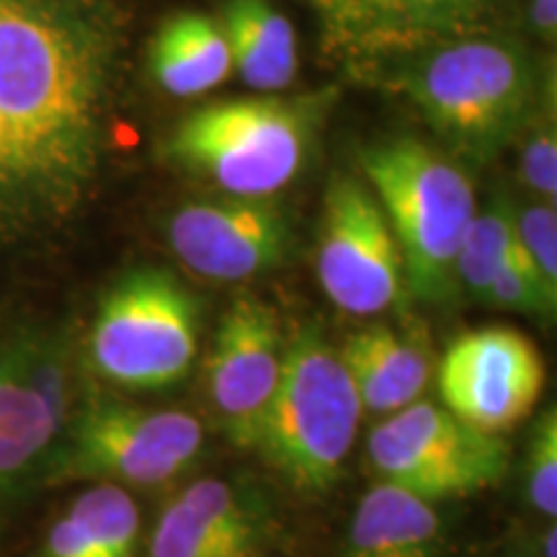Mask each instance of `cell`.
Masks as SVG:
<instances>
[{
    "label": "cell",
    "instance_id": "1",
    "mask_svg": "<svg viewBox=\"0 0 557 557\" xmlns=\"http://www.w3.org/2000/svg\"><path fill=\"white\" fill-rule=\"evenodd\" d=\"M116 60L111 0H0V116L50 218L99 169Z\"/></svg>",
    "mask_w": 557,
    "mask_h": 557
},
{
    "label": "cell",
    "instance_id": "2",
    "mask_svg": "<svg viewBox=\"0 0 557 557\" xmlns=\"http://www.w3.org/2000/svg\"><path fill=\"white\" fill-rule=\"evenodd\" d=\"M398 81L436 137L470 160H491L513 143L542 94L529 52L498 37L438 41Z\"/></svg>",
    "mask_w": 557,
    "mask_h": 557
},
{
    "label": "cell",
    "instance_id": "3",
    "mask_svg": "<svg viewBox=\"0 0 557 557\" xmlns=\"http://www.w3.org/2000/svg\"><path fill=\"white\" fill-rule=\"evenodd\" d=\"M361 169L398 240L408 287L429 302L449 299L459 246L478 212L468 173L416 137L364 150Z\"/></svg>",
    "mask_w": 557,
    "mask_h": 557
},
{
    "label": "cell",
    "instance_id": "4",
    "mask_svg": "<svg viewBox=\"0 0 557 557\" xmlns=\"http://www.w3.org/2000/svg\"><path fill=\"white\" fill-rule=\"evenodd\" d=\"M361 410L341 354L318 331H299L284 348L256 447L297 491H329L357 442Z\"/></svg>",
    "mask_w": 557,
    "mask_h": 557
},
{
    "label": "cell",
    "instance_id": "5",
    "mask_svg": "<svg viewBox=\"0 0 557 557\" xmlns=\"http://www.w3.org/2000/svg\"><path fill=\"white\" fill-rule=\"evenodd\" d=\"M315 122L312 101L230 99L191 111L171 135L169 150L181 169L227 197L269 199L305 169Z\"/></svg>",
    "mask_w": 557,
    "mask_h": 557
},
{
    "label": "cell",
    "instance_id": "6",
    "mask_svg": "<svg viewBox=\"0 0 557 557\" xmlns=\"http://www.w3.org/2000/svg\"><path fill=\"white\" fill-rule=\"evenodd\" d=\"M201 447L205 429L186 410H152L107 398L86 400L70 413L45 480L160 485L189 468Z\"/></svg>",
    "mask_w": 557,
    "mask_h": 557
},
{
    "label": "cell",
    "instance_id": "7",
    "mask_svg": "<svg viewBox=\"0 0 557 557\" xmlns=\"http://www.w3.org/2000/svg\"><path fill=\"white\" fill-rule=\"evenodd\" d=\"M199 348V305L171 274L132 271L103 297L90 359L122 387L156 389L189 374Z\"/></svg>",
    "mask_w": 557,
    "mask_h": 557
},
{
    "label": "cell",
    "instance_id": "8",
    "mask_svg": "<svg viewBox=\"0 0 557 557\" xmlns=\"http://www.w3.org/2000/svg\"><path fill=\"white\" fill-rule=\"evenodd\" d=\"M369 462L382 483L426 500L493 487L508 470L506 438L472 429L429 400L387 416L369 434Z\"/></svg>",
    "mask_w": 557,
    "mask_h": 557
},
{
    "label": "cell",
    "instance_id": "9",
    "mask_svg": "<svg viewBox=\"0 0 557 557\" xmlns=\"http://www.w3.org/2000/svg\"><path fill=\"white\" fill-rule=\"evenodd\" d=\"M73 372L50 338L0 341V511L45 478L67 418Z\"/></svg>",
    "mask_w": 557,
    "mask_h": 557
},
{
    "label": "cell",
    "instance_id": "10",
    "mask_svg": "<svg viewBox=\"0 0 557 557\" xmlns=\"http://www.w3.org/2000/svg\"><path fill=\"white\" fill-rule=\"evenodd\" d=\"M315 271L331 302L354 318L385 312L400 297L398 240L374 191L354 176H336L325 191Z\"/></svg>",
    "mask_w": 557,
    "mask_h": 557
},
{
    "label": "cell",
    "instance_id": "11",
    "mask_svg": "<svg viewBox=\"0 0 557 557\" xmlns=\"http://www.w3.org/2000/svg\"><path fill=\"white\" fill-rule=\"evenodd\" d=\"M545 377V361L532 338L506 325H491L462 333L447 348L436 387L451 416L500 436L532 413Z\"/></svg>",
    "mask_w": 557,
    "mask_h": 557
},
{
    "label": "cell",
    "instance_id": "12",
    "mask_svg": "<svg viewBox=\"0 0 557 557\" xmlns=\"http://www.w3.org/2000/svg\"><path fill=\"white\" fill-rule=\"evenodd\" d=\"M173 253L212 282H246L287 261L292 230L267 199L212 197L189 201L169 222Z\"/></svg>",
    "mask_w": 557,
    "mask_h": 557
},
{
    "label": "cell",
    "instance_id": "13",
    "mask_svg": "<svg viewBox=\"0 0 557 557\" xmlns=\"http://www.w3.org/2000/svg\"><path fill=\"white\" fill-rule=\"evenodd\" d=\"M284 346L274 310L243 295L222 315L207 361L209 400L243 447H253L282 380Z\"/></svg>",
    "mask_w": 557,
    "mask_h": 557
},
{
    "label": "cell",
    "instance_id": "14",
    "mask_svg": "<svg viewBox=\"0 0 557 557\" xmlns=\"http://www.w3.org/2000/svg\"><path fill=\"white\" fill-rule=\"evenodd\" d=\"M487 0H323L333 41L354 52H408L455 37Z\"/></svg>",
    "mask_w": 557,
    "mask_h": 557
},
{
    "label": "cell",
    "instance_id": "15",
    "mask_svg": "<svg viewBox=\"0 0 557 557\" xmlns=\"http://www.w3.org/2000/svg\"><path fill=\"white\" fill-rule=\"evenodd\" d=\"M361 408L393 416L421 400L431 380L429 351L387 325L354 333L341 351Z\"/></svg>",
    "mask_w": 557,
    "mask_h": 557
},
{
    "label": "cell",
    "instance_id": "16",
    "mask_svg": "<svg viewBox=\"0 0 557 557\" xmlns=\"http://www.w3.org/2000/svg\"><path fill=\"white\" fill-rule=\"evenodd\" d=\"M442 519L431 500L380 483L359 500L344 557H438Z\"/></svg>",
    "mask_w": 557,
    "mask_h": 557
},
{
    "label": "cell",
    "instance_id": "17",
    "mask_svg": "<svg viewBox=\"0 0 557 557\" xmlns=\"http://www.w3.org/2000/svg\"><path fill=\"white\" fill-rule=\"evenodd\" d=\"M150 73L165 94L194 99L222 86L233 73V54L220 21L205 13H176L150 45Z\"/></svg>",
    "mask_w": 557,
    "mask_h": 557
},
{
    "label": "cell",
    "instance_id": "18",
    "mask_svg": "<svg viewBox=\"0 0 557 557\" xmlns=\"http://www.w3.org/2000/svg\"><path fill=\"white\" fill-rule=\"evenodd\" d=\"M233 70L259 94L284 90L297 75V34L267 0H227L220 21Z\"/></svg>",
    "mask_w": 557,
    "mask_h": 557
},
{
    "label": "cell",
    "instance_id": "19",
    "mask_svg": "<svg viewBox=\"0 0 557 557\" xmlns=\"http://www.w3.org/2000/svg\"><path fill=\"white\" fill-rule=\"evenodd\" d=\"M513 248H517L513 207L506 199H496L485 212H475L470 222L455 263L457 282L483 299L487 284L513 253Z\"/></svg>",
    "mask_w": 557,
    "mask_h": 557
},
{
    "label": "cell",
    "instance_id": "20",
    "mask_svg": "<svg viewBox=\"0 0 557 557\" xmlns=\"http://www.w3.org/2000/svg\"><path fill=\"white\" fill-rule=\"evenodd\" d=\"M70 513L86 527L103 557H135L139 540V511L122 485L99 483L83 491Z\"/></svg>",
    "mask_w": 557,
    "mask_h": 557
},
{
    "label": "cell",
    "instance_id": "21",
    "mask_svg": "<svg viewBox=\"0 0 557 557\" xmlns=\"http://www.w3.org/2000/svg\"><path fill=\"white\" fill-rule=\"evenodd\" d=\"M519 145V178L532 191V197L545 205L557 199V124H555V90L545 94L542 86L540 101L532 116L521 129Z\"/></svg>",
    "mask_w": 557,
    "mask_h": 557
},
{
    "label": "cell",
    "instance_id": "22",
    "mask_svg": "<svg viewBox=\"0 0 557 557\" xmlns=\"http://www.w3.org/2000/svg\"><path fill=\"white\" fill-rule=\"evenodd\" d=\"M178 504L189 508L194 517L220 532L222 537L238 542L248 553L259 542V517L235 487L222 480H197L178 496Z\"/></svg>",
    "mask_w": 557,
    "mask_h": 557
},
{
    "label": "cell",
    "instance_id": "23",
    "mask_svg": "<svg viewBox=\"0 0 557 557\" xmlns=\"http://www.w3.org/2000/svg\"><path fill=\"white\" fill-rule=\"evenodd\" d=\"M41 220H50V212L0 116V238H11Z\"/></svg>",
    "mask_w": 557,
    "mask_h": 557
},
{
    "label": "cell",
    "instance_id": "24",
    "mask_svg": "<svg viewBox=\"0 0 557 557\" xmlns=\"http://www.w3.org/2000/svg\"><path fill=\"white\" fill-rule=\"evenodd\" d=\"M238 542L222 537L178 500L165 508L152 532L148 557H248Z\"/></svg>",
    "mask_w": 557,
    "mask_h": 557
},
{
    "label": "cell",
    "instance_id": "25",
    "mask_svg": "<svg viewBox=\"0 0 557 557\" xmlns=\"http://www.w3.org/2000/svg\"><path fill=\"white\" fill-rule=\"evenodd\" d=\"M483 299L504 310L524 312V315L545 320H553L557 310V297L549 295L545 282H542L537 271L529 263L524 250L519 248V243L504 267L496 271V276L491 278Z\"/></svg>",
    "mask_w": 557,
    "mask_h": 557
},
{
    "label": "cell",
    "instance_id": "26",
    "mask_svg": "<svg viewBox=\"0 0 557 557\" xmlns=\"http://www.w3.org/2000/svg\"><path fill=\"white\" fill-rule=\"evenodd\" d=\"M513 230L517 243L537 271L549 295L557 297V214L555 205L532 201L513 207Z\"/></svg>",
    "mask_w": 557,
    "mask_h": 557
},
{
    "label": "cell",
    "instance_id": "27",
    "mask_svg": "<svg viewBox=\"0 0 557 557\" xmlns=\"http://www.w3.org/2000/svg\"><path fill=\"white\" fill-rule=\"evenodd\" d=\"M529 500L542 517H557V416L547 408L534 426L527 470Z\"/></svg>",
    "mask_w": 557,
    "mask_h": 557
},
{
    "label": "cell",
    "instance_id": "28",
    "mask_svg": "<svg viewBox=\"0 0 557 557\" xmlns=\"http://www.w3.org/2000/svg\"><path fill=\"white\" fill-rule=\"evenodd\" d=\"M45 553L47 557H103L94 537L86 532V527L70 511L54 521L50 534H47Z\"/></svg>",
    "mask_w": 557,
    "mask_h": 557
},
{
    "label": "cell",
    "instance_id": "29",
    "mask_svg": "<svg viewBox=\"0 0 557 557\" xmlns=\"http://www.w3.org/2000/svg\"><path fill=\"white\" fill-rule=\"evenodd\" d=\"M529 24H532V32L537 34L545 45H555L557 0H532V3H529Z\"/></svg>",
    "mask_w": 557,
    "mask_h": 557
},
{
    "label": "cell",
    "instance_id": "30",
    "mask_svg": "<svg viewBox=\"0 0 557 557\" xmlns=\"http://www.w3.org/2000/svg\"><path fill=\"white\" fill-rule=\"evenodd\" d=\"M521 557H557V529L547 527L537 534V540L529 542Z\"/></svg>",
    "mask_w": 557,
    "mask_h": 557
}]
</instances>
